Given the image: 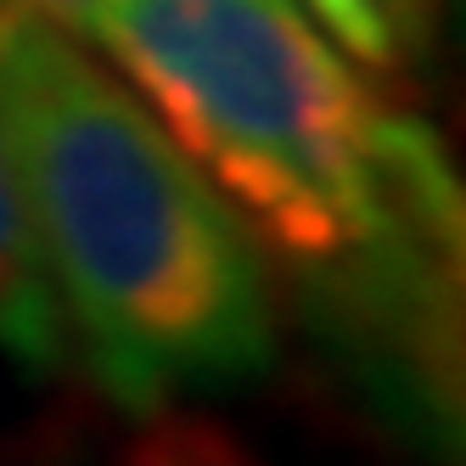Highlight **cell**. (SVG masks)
Returning a JSON list of instances; mask_svg holds the SVG:
<instances>
[{"label": "cell", "instance_id": "8992f818", "mask_svg": "<svg viewBox=\"0 0 466 466\" xmlns=\"http://www.w3.org/2000/svg\"><path fill=\"white\" fill-rule=\"evenodd\" d=\"M23 466H79V461H56V455H46V461H23Z\"/></svg>", "mask_w": 466, "mask_h": 466}, {"label": "cell", "instance_id": "5b68a950", "mask_svg": "<svg viewBox=\"0 0 466 466\" xmlns=\"http://www.w3.org/2000/svg\"><path fill=\"white\" fill-rule=\"evenodd\" d=\"M136 466H230L219 455L214 439H197V432H163L152 450L136 455Z\"/></svg>", "mask_w": 466, "mask_h": 466}, {"label": "cell", "instance_id": "7a4b0ae2", "mask_svg": "<svg viewBox=\"0 0 466 466\" xmlns=\"http://www.w3.org/2000/svg\"><path fill=\"white\" fill-rule=\"evenodd\" d=\"M0 147L68 338L124 416L270 377L276 276L208 175L74 28L0 0Z\"/></svg>", "mask_w": 466, "mask_h": 466}, {"label": "cell", "instance_id": "277c9868", "mask_svg": "<svg viewBox=\"0 0 466 466\" xmlns=\"http://www.w3.org/2000/svg\"><path fill=\"white\" fill-rule=\"evenodd\" d=\"M298 6L371 79H405L427 68L444 28V0H298Z\"/></svg>", "mask_w": 466, "mask_h": 466}, {"label": "cell", "instance_id": "6da1fadb", "mask_svg": "<svg viewBox=\"0 0 466 466\" xmlns=\"http://www.w3.org/2000/svg\"><path fill=\"white\" fill-rule=\"evenodd\" d=\"M85 40L208 175L365 405L455 461L466 203L444 141L298 0H102Z\"/></svg>", "mask_w": 466, "mask_h": 466}, {"label": "cell", "instance_id": "3957f363", "mask_svg": "<svg viewBox=\"0 0 466 466\" xmlns=\"http://www.w3.org/2000/svg\"><path fill=\"white\" fill-rule=\"evenodd\" d=\"M0 354L28 377H51L68 360V326H62L6 147H0Z\"/></svg>", "mask_w": 466, "mask_h": 466}]
</instances>
